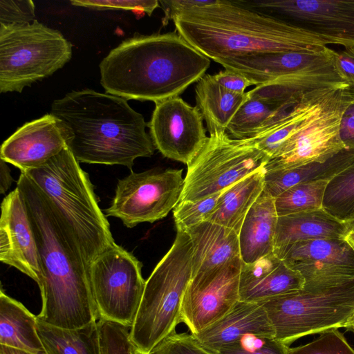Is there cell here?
<instances>
[{
	"label": "cell",
	"instance_id": "obj_35",
	"mask_svg": "<svg viewBox=\"0 0 354 354\" xmlns=\"http://www.w3.org/2000/svg\"><path fill=\"white\" fill-rule=\"evenodd\" d=\"M288 354H354V349L339 329L333 328L306 344L289 347Z\"/></svg>",
	"mask_w": 354,
	"mask_h": 354
},
{
	"label": "cell",
	"instance_id": "obj_42",
	"mask_svg": "<svg viewBox=\"0 0 354 354\" xmlns=\"http://www.w3.org/2000/svg\"><path fill=\"white\" fill-rule=\"evenodd\" d=\"M213 77L222 86L236 93H245V90L252 85L251 82L243 75L228 69L221 71L213 75Z\"/></svg>",
	"mask_w": 354,
	"mask_h": 354
},
{
	"label": "cell",
	"instance_id": "obj_31",
	"mask_svg": "<svg viewBox=\"0 0 354 354\" xmlns=\"http://www.w3.org/2000/svg\"><path fill=\"white\" fill-rule=\"evenodd\" d=\"M328 182L320 180L300 183L277 196L274 205L278 216L322 209Z\"/></svg>",
	"mask_w": 354,
	"mask_h": 354
},
{
	"label": "cell",
	"instance_id": "obj_12",
	"mask_svg": "<svg viewBox=\"0 0 354 354\" xmlns=\"http://www.w3.org/2000/svg\"><path fill=\"white\" fill-rule=\"evenodd\" d=\"M183 184V169L131 171L118 180L106 215L120 219L129 228L160 220L179 202Z\"/></svg>",
	"mask_w": 354,
	"mask_h": 354
},
{
	"label": "cell",
	"instance_id": "obj_44",
	"mask_svg": "<svg viewBox=\"0 0 354 354\" xmlns=\"http://www.w3.org/2000/svg\"><path fill=\"white\" fill-rule=\"evenodd\" d=\"M0 354H32L24 351L10 348L3 345L0 346Z\"/></svg>",
	"mask_w": 354,
	"mask_h": 354
},
{
	"label": "cell",
	"instance_id": "obj_46",
	"mask_svg": "<svg viewBox=\"0 0 354 354\" xmlns=\"http://www.w3.org/2000/svg\"><path fill=\"white\" fill-rule=\"evenodd\" d=\"M344 240L354 251V231L348 232L344 237Z\"/></svg>",
	"mask_w": 354,
	"mask_h": 354
},
{
	"label": "cell",
	"instance_id": "obj_13",
	"mask_svg": "<svg viewBox=\"0 0 354 354\" xmlns=\"http://www.w3.org/2000/svg\"><path fill=\"white\" fill-rule=\"evenodd\" d=\"M241 5L282 19L327 41L354 46V0H257Z\"/></svg>",
	"mask_w": 354,
	"mask_h": 354
},
{
	"label": "cell",
	"instance_id": "obj_20",
	"mask_svg": "<svg viewBox=\"0 0 354 354\" xmlns=\"http://www.w3.org/2000/svg\"><path fill=\"white\" fill-rule=\"evenodd\" d=\"M247 334L275 335L261 303L239 300L221 319L193 335L202 346L214 352Z\"/></svg>",
	"mask_w": 354,
	"mask_h": 354
},
{
	"label": "cell",
	"instance_id": "obj_48",
	"mask_svg": "<svg viewBox=\"0 0 354 354\" xmlns=\"http://www.w3.org/2000/svg\"><path fill=\"white\" fill-rule=\"evenodd\" d=\"M345 328L354 333V313L350 318Z\"/></svg>",
	"mask_w": 354,
	"mask_h": 354
},
{
	"label": "cell",
	"instance_id": "obj_9",
	"mask_svg": "<svg viewBox=\"0 0 354 354\" xmlns=\"http://www.w3.org/2000/svg\"><path fill=\"white\" fill-rule=\"evenodd\" d=\"M269 157L252 138L235 139L214 130L187 165L179 202L196 201L216 194L265 167Z\"/></svg>",
	"mask_w": 354,
	"mask_h": 354
},
{
	"label": "cell",
	"instance_id": "obj_36",
	"mask_svg": "<svg viewBox=\"0 0 354 354\" xmlns=\"http://www.w3.org/2000/svg\"><path fill=\"white\" fill-rule=\"evenodd\" d=\"M102 354H133L136 348L130 337V327L123 324L99 319Z\"/></svg>",
	"mask_w": 354,
	"mask_h": 354
},
{
	"label": "cell",
	"instance_id": "obj_16",
	"mask_svg": "<svg viewBox=\"0 0 354 354\" xmlns=\"http://www.w3.org/2000/svg\"><path fill=\"white\" fill-rule=\"evenodd\" d=\"M68 130L51 113L28 122L1 145L0 159L21 172L38 168L67 147Z\"/></svg>",
	"mask_w": 354,
	"mask_h": 354
},
{
	"label": "cell",
	"instance_id": "obj_3",
	"mask_svg": "<svg viewBox=\"0 0 354 354\" xmlns=\"http://www.w3.org/2000/svg\"><path fill=\"white\" fill-rule=\"evenodd\" d=\"M210 66L177 32L139 35L123 41L101 61L106 93L154 103L180 96Z\"/></svg>",
	"mask_w": 354,
	"mask_h": 354
},
{
	"label": "cell",
	"instance_id": "obj_15",
	"mask_svg": "<svg viewBox=\"0 0 354 354\" xmlns=\"http://www.w3.org/2000/svg\"><path fill=\"white\" fill-rule=\"evenodd\" d=\"M203 120L198 108L180 96L155 103L148 127L156 149L188 165L208 139Z\"/></svg>",
	"mask_w": 354,
	"mask_h": 354
},
{
	"label": "cell",
	"instance_id": "obj_1",
	"mask_svg": "<svg viewBox=\"0 0 354 354\" xmlns=\"http://www.w3.org/2000/svg\"><path fill=\"white\" fill-rule=\"evenodd\" d=\"M17 187L26 204L39 258L41 278L37 284L42 306L37 319L64 328L99 320L89 267L44 194L25 172H21Z\"/></svg>",
	"mask_w": 354,
	"mask_h": 354
},
{
	"label": "cell",
	"instance_id": "obj_18",
	"mask_svg": "<svg viewBox=\"0 0 354 354\" xmlns=\"http://www.w3.org/2000/svg\"><path fill=\"white\" fill-rule=\"evenodd\" d=\"M335 50L327 46L315 49L227 58L218 62L224 69L237 72L259 86L334 61Z\"/></svg>",
	"mask_w": 354,
	"mask_h": 354
},
{
	"label": "cell",
	"instance_id": "obj_38",
	"mask_svg": "<svg viewBox=\"0 0 354 354\" xmlns=\"http://www.w3.org/2000/svg\"><path fill=\"white\" fill-rule=\"evenodd\" d=\"M35 3L31 0H1L0 25L19 26L34 22Z\"/></svg>",
	"mask_w": 354,
	"mask_h": 354
},
{
	"label": "cell",
	"instance_id": "obj_43",
	"mask_svg": "<svg viewBox=\"0 0 354 354\" xmlns=\"http://www.w3.org/2000/svg\"><path fill=\"white\" fill-rule=\"evenodd\" d=\"M4 160H0V193L5 194L13 182L10 170Z\"/></svg>",
	"mask_w": 354,
	"mask_h": 354
},
{
	"label": "cell",
	"instance_id": "obj_39",
	"mask_svg": "<svg viewBox=\"0 0 354 354\" xmlns=\"http://www.w3.org/2000/svg\"><path fill=\"white\" fill-rule=\"evenodd\" d=\"M71 3L75 6L94 9L141 11L149 16L151 15L158 7H160L159 1L157 0H73Z\"/></svg>",
	"mask_w": 354,
	"mask_h": 354
},
{
	"label": "cell",
	"instance_id": "obj_28",
	"mask_svg": "<svg viewBox=\"0 0 354 354\" xmlns=\"http://www.w3.org/2000/svg\"><path fill=\"white\" fill-rule=\"evenodd\" d=\"M37 330L46 354H102L97 321L64 328L37 319Z\"/></svg>",
	"mask_w": 354,
	"mask_h": 354
},
{
	"label": "cell",
	"instance_id": "obj_49",
	"mask_svg": "<svg viewBox=\"0 0 354 354\" xmlns=\"http://www.w3.org/2000/svg\"><path fill=\"white\" fill-rule=\"evenodd\" d=\"M133 354H150L149 353H145L138 348H137L136 347L134 349V352H133Z\"/></svg>",
	"mask_w": 354,
	"mask_h": 354
},
{
	"label": "cell",
	"instance_id": "obj_45",
	"mask_svg": "<svg viewBox=\"0 0 354 354\" xmlns=\"http://www.w3.org/2000/svg\"><path fill=\"white\" fill-rule=\"evenodd\" d=\"M347 90L348 92V95L351 99V102L346 109L345 111L348 113H351L354 115V86H348Z\"/></svg>",
	"mask_w": 354,
	"mask_h": 354
},
{
	"label": "cell",
	"instance_id": "obj_14",
	"mask_svg": "<svg viewBox=\"0 0 354 354\" xmlns=\"http://www.w3.org/2000/svg\"><path fill=\"white\" fill-rule=\"evenodd\" d=\"M241 257L191 279L183 296L181 322L195 335L225 316L240 300Z\"/></svg>",
	"mask_w": 354,
	"mask_h": 354
},
{
	"label": "cell",
	"instance_id": "obj_5",
	"mask_svg": "<svg viewBox=\"0 0 354 354\" xmlns=\"http://www.w3.org/2000/svg\"><path fill=\"white\" fill-rule=\"evenodd\" d=\"M66 147L44 165L25 171L44 194L68 236L90 267L114 243L88 174Z\"/></svg>",
	"mask_w": 354,
	"mask_h": 354
},
{
	"label": "cell",
	"instance_id": "obj_11",
	"mask_svg": "<svg viewBox=\"0 0 354 354\" xmlns=\"http://www.w3.org/2000/svg\"><path fill=\"white\" fill-rule=\"evenodd\" d=\"M347 86L333 89L325 97L316 111L269 158L264 167L266 172L324 162L346 148L340 138V125L351 102Z\"/></svg>",
	"mask_w": 354,
	"mask_h": 354
},
{
	"label": "cell",
	"instance_id": "obj_7",
	"mask_svg": "<svg viewBox=\"0 0 354 354\" xmlns=\"http://www.w3.org/2000/svg\"><path fill=\"white\" fill-rule=\"evenodd\" d=\"M72 57V44L38 22L0 25V92L21 93L53 75Z\"/></svg>",
	"mask_w": 354,
	"mask_h": 354
},
{
	"label": "cell",
	"instance_id": "obj_24",
	"mask_svg": "<svg viewBox=\"0 0 354 354\" xmlns=\"http://www.w3.org/2000/svg\"><path fill=\"white\" fill-rule=\"evenodd\" d=\"M37 318L0 290V344L32 354H46L37 330Z\"/></svg>",
	"mask_w": 354,
	"mask_h": 354
},
{
	"label": "cell",
	"instance_id": "obj_4",
	"mask_svg": "<svg viewBox=\"0 0 354 354\" xmlns=\"http://www.w3.org/2000/svg\"><path fill=\"white\" fill-rule=\"evenodd\" d=\"M50 113L65 124L67 147L79 162L123 165L156 149L143 115L124 98L91 89L73 91L53 101Z\"/></svg>",
	"mask_w": 354,
	"mask_h": 354
},
{
	"label": "cell",
	"instance_id": "obj_23",
	"mask_svg": "<svg viewBox=\"0 0 354 354\" xmlns=\"http://www.w3.org/2000/svg\"><path fill=\"white\" fill-rule=\"evenodd\" d=\"M347 230L342 222L323 208L278 216L274 251L288 245L316 239H344Z\"/></svg>",
	"mask_w": 354,
	"mask_h": 354
},
{
	"label": "cell",
	"instance_id": "obj_10",
	"mask_svg": "<svg viewBox=\"0 0 354 354\" xmlns=\"http://www.w3.org/2000/svg\"><path fill=\"white\" fill-rule=\"evenodd\" d=\"M142 263L114 243L98 255L89 267V276L99 319L131 327L146 281Z\"/></svg>",
	"mask_w": 354,
	"mask_h": 354
},
{
	"label": "cell",
	"instance_id": "obj_29",
	"mask_svg": "<svg viewBox=\"0 0 354 354\" xmlns=\"http://www.w3.org/2000/svg\"><path fill=\"white\" fill-rule=\"evenodd\" d=\"M274 252L288 264L321 262L354 266V251L344 239L306 240L288 245Z\"/></svg>",
	"mask_w": 354,
	"mask_h": 354
},
{
	"label": "cell",
	"instance_id": "obj_22",
	"mask_svg": "<svg viewBox=\"0 0 354 354\" xmlns=\"http://www.w3.org/2000/svg\"><path fill=\"white\" fill-rule=\"evenodd\" d=\"M277 219L274 198L263 190L247 214L239 233L243 263H253L274 252Z\"/></svg>",
	"mask_w": 354,
	"mask_h": 354
},
{
	"label": "cell",
	"instance_id": "obj_30",
	"mask_svg": "<svg viewBox=\"0 0 354 354\" xmlns=\"http://www.w3.org/2000/svg\"><path fill=\"white\" fill-rule=\"evenodd\" d=\"M248 95L227 128V133L235 139L254 138L280 106L249 93Z\"/></svg>",
	"mask_w": 354,
	"mask_h": 354
},
{
	"label": "cell",
	"instance_id": "obj_40",
	"mask_svg": "<svg viewBox=\"0 0 354 354\" xmlns=\"http://www.w3.org/2000/svg\"><path fill=\"white\" fill-rule=\"evenodd\" d=\"M214 0H161L159 1L160 7L164 11V17L162 19L163 26H166L169 21L174 20V17L183 10L195 6L209 4Z\"/></svg>",
	"mask_w": 354,
	"mask_h": 354
},
{
	"label": "cell",
	"instance_id": "obj_34",
	"mask_svg": "<svg viewBox=\"0 0 354 354\" xmlns=\"http://www.w3.org/2000/svg\"><path fill=\"white\" fill-rule=\"evenodd\" d=\"M226 189L199 201L178 202L173 209L176 231H185L192 226L207 221Z\"/></svg>",
	"mask_w": 354,
	"mask_h": 354
},
{
	"label": "cell",
	"instance_id": "obj_37",
	"mask_svg": "<svg viewBox=\"0 0 354 354\" xmlns=\"http://www.w3.org/2000/svg\"><path fill=\"white\" fill-rule=\"evenodd\" d=\"M150 354H212L202 346L192 334L174 332L160 344Z\"/></svg>",
	"mask_w": 354,
	"mask_h": 354
},
{
	"label": "cell",
	"instance_id": "obj_6",
	"mask_svg": "<svg viewBox=\"0 0 354 354\" xmlns=\"http://www.w3.org/2000/svg\"><path fill=\"white\" fill-rule=\"evenodd\" d=\"M192 242L185 231L175 240L145 283L130 337L135 346L150 353L174 333L181 322L184 294L192 279Z\"/></svg>",
	"mask_w": 354,
	"mask_h": 354
},
{
	"label": "cell",
	"instance_id": "obj_27",
	"mask_svg": "<svg viewBox=\"0 0 354 354\" xmlns=\"http://www.w3.org/2000/svg\"><path fill=\"white\" fill-rule=\"evenodd\" d=\"M354 161V148H345L324 162H315L295 169L265 172L264 189L272 198L303 182L330 181Z\"/></svg>",
	"mask_w": 354,
	"mask_h": 354
},
{
	"label": "cell",
	"instance_id": "obj_25",
	"mask_svg": "<svg viewBox=\"0 0 354 354\" xmlns=\"http://www.w3.org/2000/svg\"><path fill=\"white\" fill-rule=\"evenodd\" d=\"M265 172L263 167L228 187L207 221L239 234L247 214L264 189Z\"/></svg>",
	"mask_w": 354,
	"mask_h": 354
},
{
	"label": "cell",
	"instance_id": "obj_26",
	"mask_svg": "<svg viewBox=\"0 0 354 354\" xmlns=\"http://www.w3.org/2000/svg\"><path fill=\"white\" fill-rule=\"evenodd\" d=\"M196 106L200 110L210 133L226 131L234 115L248 99V92L236 93L219 84L213 75L205 74L195 87Z\"/></svg>",
	"mask_w": 354,
	"mask_h": 354
},
{
	"label": "cell",
	"instance_id": "obj_41",
	"mask_svg": "<svg viewBox=\"0 0 354 354\" xmlns=\"http://www.w3.org/2000/svg\"><path fill=\"white\" fill-rule=\"evenodd\" d=\"M334 62L337 72L348 86H354V46L335 51Z\"/></svg>",
	"mask_w": 354,
	"mask_h": 354
},
{
	"label": "cell",
	"instance_id": "obj_8",
	"mask_svg": "<svg viewBox=\"0 0 354 354\" xmlns=\"http://www.w3.org/2000/svg\"><path fill=\"white\" fill-rule=\"evenodd\" d=\"M261 304L275 338L289 346L304 336L346 327L354 313V279L335 286L303 288Z\"/></svg>",
	"mask_w": 354,
	"mask_h": 354
},
{
	"label": "cell",
	"instance_id": "obj_47",
	"mask_svg": "<svg viewBox=\"0 0 354 354\" xmlns=\"http://www.w3.org/2000/svg\"><path fill=\"white\" fill-rule=\"evenodd\" d=\"M347 232L350 231H354V218L351 220L344 222Z\"/></svg>",
	"mask_w": 354,
	"mask_h": 354
},
{
	"label": "cell",
	"instance_id": "obj_32",
	"mask_svg": "<svg viewBox=\"0 0 354 354\" xmlns=\"http://www.w3.org/2000/svg\"><path fill=\"white\" fill-rule=\"evenodd\" d=\"M322 208L344 223L354 218V161L328 182Z\"/></svg>",
	"mask_w": 354,
	"mask_h": 354
},
{
	"label": "cell",
	"instance_id": "obj_33",
	"mask_svg": "<svg viewBox=\"0 0 354 354\" xmlns=\"http://www.w3.org/2000/svg\"><path fill=\"white\" fill-rule=\"evenodd\" d=\"M289 346L274 337L247 334L212 354H288Z\"/></svg>",
	"mask_w": 354,
	"mask_h": 354
},
{
	"label": "cell",
	"instance_id": "obj_17",
	"mask_svg": "<svg viewBox=\"0 0 354 354\" xmlns=\"http://www.w3.org/2000/svg\"><path fill=\"white\" fill-rule=\"evenodd\" d=\"M1 209V261L17 268L38 283L41 268L37 242L18 187L4 197Z\"/></svg>",
	"mask_w": 354,
	"mask_h": 354
},
{
	"label": "cell",
	"instance_id": "obj_2",
	"mask_svg": "<svg viewBox=\"0 0 354 354\" xmlns=\"http://www.w3.org/2000/svg\"><path fill=\"white\" fill-rule=\"evenodd\" d=\"M176 32L210 59L311 50L329 43L302 28L238 1L214 0L178 14Z\"/></svg>",
	"mask_w": 354,
	"mask_h": 354
},
{
	"label": "cell",
	"instance_id": "obj_21",
	"mask_svg": "<svg viewBox=\"0 0 354 354\" xmlns=\"http://www.w3.org/2000/svg\"><path fill=\"white\" fill-rule=\"evenodd\" d=\"M185 232L192 246V279L241 257L239 234L232 229L204 221Z\"/></svg>",
	"mask_w": 354,
	"mask_h": 354
},
{
	"label": "cell",
	"instance_id": "obj_19",
	"mask_svg": "<svg viewBox=\"0 0 354 354\" xmlns=\"http://www.w3.org/2000/svg\"><path fill=\"white\" fill-rule=\"evenodd\" d=\"M304 279L274 252L251 263H243L240 273L241 301L261 303L303 288Z\"/></svg>",
	"mask_w": 354,
	"mask_h": 354
}]
</instances>
